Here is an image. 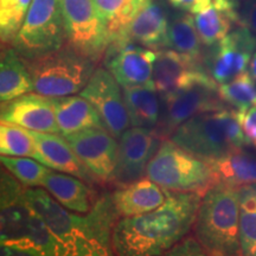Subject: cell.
<instances>
[{
  "instance_id": "obj_14",
  "label": "cell",
  "mask_w": 256,
  "mask_h": 256,
  "mask_svg": "<svg viewBox=\"0 0 256 256\" xmlns=\"http://www.w3.org/2000/svg\"><path fill=\"white\" fill-rule=\"evenodd\" d=\"M255 48L256 40L252 32L244 25H238L217 43L208 60L210 78L217 84H224L246 72Z\"/></svg>"
},
{
  "instance_id": "obj_27",
  "label": "cell",
  "mask_w": 256,
  "mask_h": 256,
  "mask_svg": "<svg viewBox=\"0 0 256 256\" xmlns=\"http://www.w3.org/2000/svg\"><path fill=\"white\" fill-rule=\"evenodd\" d=\"M104 22L110 44L119 40L124 28L132 22L134 16L144 4V0H92Z\"/></svg>"
},
{
  "instance_id": "obj_16",
  "label": "cell",
  "mask_w": 256,
  "mask_h": 256,
  "mask_svg": "<svg viewBox=\"0 0 256 256\" xmlns=\"http://www.w3.org/2000/svg\"><path fill=\"white\" fill-rule=\"evenodd\" d=\"M0 121L34 132L60 134L52 98L34 92L0 104Z\"/></svg>"
},
{
  "instance_id": "obj_1",
  "label": "cell",
  "mask_w": 256,
  "mask_h": 256,
  "mask_svg": "<svg viewBox=\"0 0 256 256\" xmlns=\"http://www.w3.org/2000/svg\"><path fill=\"white\" fill-rule=\"evenodd\" d=\"M203 194L170 192L158 209L118 218L112 241L116 256H162L186 238L196 222Z\"/></svg>"
},
{
  "instance_id": "obj_37",
  "label": "cell",
  "mask_w": 256,
  "mask_h": 256,
  "mask_svg": "<svg viewBox=\"0 0 256 256\" xmlns=\"http://www.w3.org/2000/svg\"><path fill=\"white\" fill-rule=\"evenodd\" d=\"M212 0H168V2L174 8L186 11L191 14H196L202 10L208 8Z\"/></svg>"
},
{
  "instance_id": "obj_18",
  "label": "cell",
  "mask_w": 256,
  "mask_h": 256,
  "mask_svg": "<svg viewBox=\"0 0 256 256\" xmlns=\"http://www.w3.org/2000/svg\"><path fill=\"white\" fill-rule=\"evenodd\" d=\"M31 134L36 147L34 159H37L42 164L55 171L81 178L88 184L98 182L78 159L66 136L57 133L34 132V130H31Z\"/></svg>"
},
{
  "instance_id": "obj_15",
  "label": "cell",
  "mask_w": 256,
  "mask_h": 256,
  "mask_svg": "<svg viewBox=\"0 0 256 256\" xmlns=\"http://www.w3.org/2000/svg\"><path fill=\"white\" fill-rule=\"evenodd\" d=\"M106 66L122 88L153 86V64L156 52L132 42L110 43ZM154 87V86H153Z\"/></svg>"
},
{
  "instance_id": "obj_33",
  "label": "cell",
  "mask_w": 256,
  "mask_h": 256,
  "mask_svg": "<svg viewBox=\"0 0 256 256\" xmlns=\"http://www.w3.org/2000/svg\"><path fill=\"white\" fill-rule=\"evenodd\" d=\"M32 0H0V40L12 43L28 14Z\"/></svg>"
},
{
  "instance_id": "obj_5",
  "label": "cell",
  "mask_w": 256,
  "mask_h": 256,
  "mask_svg": "<svg viewBox=\"0 0 256 256\" xmlns=\"http://www.w3.org/2000/svg\"><path fill=\"white\" fill-rule=\"evenodd\" d=\"M170 140L206 162L241 151L249 144L236 112L223 108L194 115L176 128Z\"/></svg>"
},
{
  "instance_id": "obj_6",
  "label": "cell",
  "mask_w": 256,
  "mask_h": 256,
  "mask_svg": "<svg viewBox=\"0 0 256 256\" xmlns=\"http://www.w3.org/2000/svg\"><path fill=\"white\" fill-rule=\"evenodd\" d=\"M96 63L69 43L46 56L26 60L34 92L51 98L80 94L92 78Z\"/></svg>"
},
{
  "instance_id": "obj_21",
  "label": "cell",
  "mask_w": 256,
  "mask_h": 256,
  "mask_svg": "<svg viewBox=\"0 0 256 256\" xmlns=\"http://www.w3.org/2000/svg\"><path fill=\"white\" fill-rule=\"evenodd\" d=\"M42 188H46L57 203L76 214H88L98 200L95 198L88 183L81 178L51 168Z\"/></svg>"
},
{
  "instance_id": "obj_19",
  "label": "cell",
  "mask_w": 256,
  "mask_h": 256,
  "mask_svg": "<svg viewBox=\"0 0 256 256\" xmlns=\"http://www.w3.org/2000/svg\"><path fill=\"white\" fill-rule=\"evenodd\" d=\"M168 17L162 6L153 0H144L121 37L112 43L132 42L150 49H160L168 46Z\"/></svg>"
},
{
  "instance_id": "obj_2",
  "label": "cell",
  "mask_w": 256,
  "mask_h": 256,
  "mask_svg": "<svg viewBox=\"0 0 256 256\" xmlns=\"http://www.w3.org/2000/svg\"><path fill=\"white\" fill-rule=\"evenodd\" d=\"M26 196L56 238L60 256H116L112 234L119 216L112 194L98 198L88 214L66 210L43 188H28Z\"/></svg>"
},
{
  "instance_id": "obj_23",
  "label": "cell",
  "mask_w": 256,
  "mask_h": 256,
  "mask_svg": "<svg viewBox=\"0 0 256 256\" xmlns=\"http://www.w3.org/2000/svg\"><path fill=\"white\" fill-rule=\"evenodd\" d=\"M52 101L60 136H68L86 128L104 126L92 104L81 95L54 98Z\"/></svg>"
},
{
  "instance_id": "obj_3",
  "label": "cell",
  "mask_w": 256,
  "mask_h": 256,
  "mask_svg": "<svg viewBox=\"0 0 256 256\" xmlns=\"http://www.w3.org/2000/svg\"><path fill=\"white\" fill-rule=\"evenodd\" d=\"M26 186L0 165V243L32 246L60 256L58 242L28 203Z\"/></svg>"
},
{
  "instance_id": "obj_38",
  "label": "cell",
  "mask_w": 256,
  "mask_h": 256,
  "mask_svg": "<svg viewBox=\"0 0 256 256\" xmlns=\"http://www.w3.org/2000/svg\"><path fill=\"white\" fill-rule=\"evenodd\" d=\"M241 24L247 26L252 32H256V2H252L241 18Z\"/></svg>"
},
{
  "instance_id": "obj_31",
  "label": "cell",
  "mask_w": 256,
  "mask_h": 256,
  "mask_svg": "<svg viewBox=\"0 0 256 256\" xmlns=\"http://www.w3.org/2000/svg\"><path fill=\"white\" fill-rule=\"evenodd\" d=\"M0 165L11 172L26 188H42L49 168L30 156H0Z\"/></svg>"
},
{
  "instance_id": "obj_12",
  "label": "cell",
  "mask_w": 256,
  "mask_h": 256,
  "mask_svg": "<svg viewBox=\"0 0 256 256\" xmlns=\"http://www.w3.org/2000/svg\"><path fill=\"white\" fill-rule=\"evenodd\" d=\"M160 145L158 133L151 128L130 127L118 139L114 183L120 186L139 180Z\"/></svg>"
},
{
  "instance_id": "obj_28",
  "label": "cell",
  "mask_w": 256,
  "mask_h": 256,
  "mask_svg": "<svg viewBox=\"0 0 256 256\" xmlns=\"http://www.w3.org/2000/svg\"><path fill=\"white\" fill-rule=\"evenodd\" d=\"M238 194L241 256H256V183L240 186Z\"/></svg>"
},
{
  "instance_id": "obj_11",
  "label": "cell",
  "mask_w": 256,
  "mask_h": 256,
  "mask_svg": "<svg viewBox=\"0 0 256 256\" xmlns=\"http://www.w3.org/2000/svg\"><path fill=\"white\" fill-rule=\"evenodd\" d=\"M80 95L90 102L100 115L104 127L114 138L119 139L130 128L124 90L121 92V86L108 69H96Z\"/></svg>"
},
{
  "instance_id": "obj_30",
  "label": "cell",
  "mask_w": 256,
  "mask_h": 256,
  "mask_svg": "<svg viewBox=\"0 0 256 256\" xmlns=\"http://www.w3.org/2000/svg\"><path fill=\"white\" fill-rule=\"evenodd\" d=\"M36 147L31 130L0 121V156L34 158Z\"/></svg>"
},
{
  "instance_id": "obj_26",
  "label": "cell",
  "mask_w": 256,
  "mask_h": 256,
  "mask_svg": "<svg viewBox=\"0 0 256 256\" xmlns=\"http://www.w3.org/2000/svg\"><path fill=\"white\" fill-rule=\"evenodd\" d=\"M215 172L217 183L222 182L234 186L256 183V158L241 151L209 162Z\"/></svg>"
},
{
  "instance_id": "obj_32",
  "label": "cell",
  "mask_w": 256,
  "mask_h": 256,
  "mask_svg": "<svg viewBox=\"0 0 256 256\" xmlns=\"http://www.w3.org/2000/svg\"><path fill=\"white\" fill-rule=\"evenodd\" d=\"M218 94L220 100L238 110H247L256 106V82L250 74L246 72L232 81L220 84Z\"/></svg>"
},
{
  "instance_id": "obj_9",
  "label": "cell",
  "mask_w": 256,
  "mask_h": 256,
  "mask_svg": "<svg viewBox=\"0 0 256 256\" xmlns=\"http://www.w3.org/2000/svg\"><path fill=\"white\" fill-rule=\"evenodd\" d=\"M66 43L98 62L110 46V34L92 0H60Z\"/></svg>"
},
{
  "instance_id": "obj_8",
  "label": "cell",
  "mask_w": 256,
  "mask_h": 256,
  "mask_svg": "<svg viewBox=\"0 0 256 256\" xmlns=\"http://www.w3.org/2000/svg\"><path fill=\"white\" fill-rule=\"evenodd\" d=\"M66 43L60 0H32L12 48L25 60H31L60 49Z\"/></svg>"
},
{
  "instance_id": "obj_17",
  "label": "cell",
  "mask_w": 256,
  "mask_h": 256,
  "mask_svg": "<svg viewBox=\"0 0 256 256\" xmlns=\"http://www.w3.org/2000/svg\"><path fill=\"white\" fill-rule=\"evenodd\" d=\"M206 75L196 60L171 49L156 52L152 80L154 89L162 96L188 87Z\"/></svg>"
},
{
  "instance_id": "obj_29",
  "label": "cell",
  "mask_w": 256,
  "mask_h": 256,
  "mask_svg": "<svg viewBox=\"0 0 256 256\" xmlns=\"http://www.w3.org/2000/svg\"><path fill=\"white\" fill-rule=\"evenodd\" d=\"M200 38L191 14H184L176 18L168 24V48L177 51L192 60H200Z\"/></svg>"
},
{
  "instance_id": "obj_25",
  "label": "cell",
  "mask_w": 256,
  "mask_h": 256,
  "mask_svg": "<svg viewBox=\"0 0 256 256\" xmlns=\"http://www.w3.org/2000/svg\"><path fill=\"white\" fill-rule=\"evenodd\" d=\"M124 98L130 126L153 130L159 124L162 110L158 92L153 86L124 88Z\"/></svg>"
},
{
  "instance_id": "obj_4",
  "label": "cell",
  "mask_w": 256,
  "mask_h": 256,
  "mask_svg": "<svg viewBox=\"0 0 256 256\" xmlns=\"http://www.w3.org/2000/svg\"><path fill=\"white\" fill-rule=\"evenodd\" d=\"M238 188L214 184L202 196L194 235L208 256H241Z\"/></svg>"
},
{
  "instance_id": "obj_39",
  "label": "cell",
  "mask_w": 256,
  "mask_h": 256,
  "mask_svg": "<svg viewBox=\"0 0 256 256\" xmlns=\"http://www.w3.org/2000/svg\"><path fill=\"white\" fill-rule=\"evenodd\" d=\"M249 74H250V76L256 82V52H254V55H252L250 60V63H249Z\"/></svg>"
},
{
  "instance_id": "obj_34",
  "label": "cell",
  "mask_w": 256,
  "mask_h": 256,
  "mask_svg": "<svg viewBox=\"0 0 256 256\" xmlns=\"http://www.w3.org/2000/svg\"><path fill=\"white\" fill-rule=\"evenodd\" d=\"M238 124L249 144L256 147V106L236 112Z\"/></svg>"
},
{
  "instance_id": "obj_35",
  "label": "cell",
  "mask_w": 256,
  "mask_h": 256,
  "mask_svg": "<svg viewBox=\"0 0 256 256\" xmlns=\"http://www.w3.org/2000/svg\"><path fill=\"white\" fill-rule=\"evenodd\" d=\"M162 256H208V254L196 238H185Z\"/></svg>"
},
{
  "instance_id": "obj_7",
  "label": "cell",
  "mask_w": 256,
  "mask_h": 256,
  "mask_svg": "<svg viewBox=\"0 0 256 256\" xmlns=\"http://www.w3.org/2000/svg\"><path fill=\"white\" fill-rule=\"evenodd\" d=\"M146 177L168 191L200 194L217 183L209 162L191 154L170 139L160 142L147 166Z\"/></svg>"
},
{
  "instance_id": "obj_36",
  "label": "cell",
  "mask_w": 256,
  "mask_h": 256,
  "mask_svg": "<svg viewBox=\"0 0 256 256\" xmlns=\"http://www.w3.org/2000/svg\"><path fill=\"white\" fill-rule=\"evenodd\" d=\"M0 256H48L32 246L0 243Z\"/></svg>"
},
{
  "instance_id": "obj_20",
  "label": "cell",
  "mask_w": 256,
  "mask_h": 256,
  "mask_svg": "<svg viewBox=\"0 0 256 256\" xmlns=\"http://www.w3.org/2000/svg\"><path fill=\"white\" fill-rule=\"evenodd\" d=\"M170 192L146 177L118 188L112 194V200L118 216L122 218L158 209L168 200Z\"/></svg>"
},
{
  "instance_id": "obj_13",
  "label": "cell",
  "mask_w": 256,
  "mask_h": 256,
  "mask_svg": "<svg viewBox=\"0 0 256 256\" xmlns=\"http://www.w3.org/2000/svg\"><path fill=\"white\" fill-rule=\"evenodd\" d=\"M83 165L98 182H113L118 139L104 126H95L66 136Z\"/></svg>"
},
{
  "instance_id": "obj_22",
  "label": "cell",
  "mask_w": 256,
  "mask_h": 256,
  "mask_svg": "<svg viewBox=\"0 0 256 256\" xmlns=\"http://www.w3.org/2000/svg\"><path fill=\"white\" fill-rule=\"evenodd\" d=\"M198 36L204 46H215L229 34L234 25H241L236 0H212L194 14Z\"/></svg>"
},
{
  "instance_id": "obj_24",
  "label": "cell",
  "mask_w": 256,
  "mask_h": 256,
  "mask_svg": "<svg viewBox=\"0 0 256 256\" xmlns=\"http://www.w3.org/2000/svg\"><path fill=\"white\" fill-rule=\"evenodd\" d=\"M34 92L26 60L14 48L0 51V104Z\"/></svg>"
},
{
  "instance_id": "obj_10",
  "label": "cell",
  "mask_w": 256,
  "mask_h": 256,
  "mask_svg": "<svg viewBox=\"0 0 256 256\" xmlns=\"http://www.w3.org/2000/svg\"><path fill=\"white\" fill-rule=\"evenodd\" d=\"M162 98L164 110L160 114L159 124L162 136H170L176 128L194 115L223 108L217 83L210 75Z\"/></svg>"
}]
</instances>
